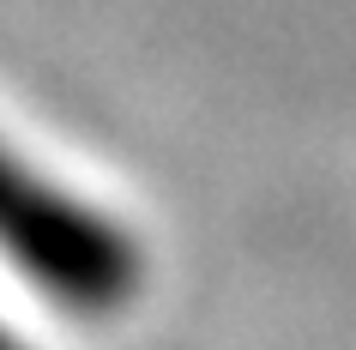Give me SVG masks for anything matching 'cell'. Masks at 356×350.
I'll list each match as a JSON object with an SVG mask.
<instances>
[{"label":"cell","mask_w":356,"mask_h":350,"mask_svg":"<svg viewBox=\"0 0 356 350\" xmlns=\"http://www.w3.org/2000/svg\"><path fill=\"white\" fill-rule=\"evenodd\" d=\"M0 248L31 284L85 314H115L121 302H133L145 272L121 223L73 200L67 187L31 175L13 151H0Z\"/></svg>","instance_id":"6da1fadb"},{"label":"cell","mask_w":356,"mask_h":350,"mask_svg":"<svg viewBox=\"0 0 356 350\" xmlns=\"http://www.w3.org/2000/svg\"><path fill=\"white\" fill-rule=\"evenodd\" d=\"M0 350H24V344H19V338H13L6 326H0Z\"/></svg>","instance_id":"7a4b0ae2"}]
</instances>
